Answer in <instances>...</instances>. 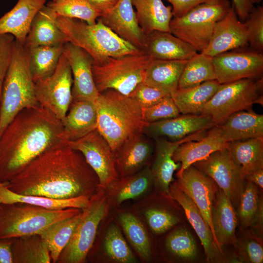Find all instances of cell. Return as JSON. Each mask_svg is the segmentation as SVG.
<instances>
[{
	"label": "cell",
	"instance_id": "6da1fadb",
	"mask_svg": "<svg viewBox=\"0 0 263 263\" xmlns=\"http://www.w3.org/2000/svg\"><path fill=\"white\" fill-rule=\"evenodd\" d=\"M6 186L19 194L58 199L91 198L100 187L97 175L82 153L68 145L41 154Z\"/></svg>",
	"mask_w": 263,
	"mask_h": 263
},
{
	"label": "cell",
	"instance_id": "7a4b0ae2",
	"mask_svg": "<svg viewBox=\"0 0 263 263\" xmlns=\"http://www.w3.org/2000/svg\"><path fill=\"white\" fill-rule=\"evenodd\" d=\"M61 120L39 105L20 111L0 137V183H7L47 151L67 145Z\"/></svg>",
	"mask_w": 263,
	"mask_h": 263
},
{
	"label": "cell",
	"instance_id": "3957f363",
	"mask_svg": "<svg viewBox=\"0 0 263 263\" xmlns=\"http://www.w3.org/2000/svg\"><path fill=\"white\" fill-rule=\"evenodd\" d=\"M95 104L97 129L114 152L129 138L142 132L147 124L140 105L130 96L115 90L99 93Z\"/></svg>",
	"mask_w": 263,
	"mask_h": 263
},
{
	"label": "cell",
	"instance_id": "277c9868",
	"mask_svg": "<svg viewBox=\"0 0 263 263\" xmlns=\"http://www.w3.org/2000/svg\"><path fill=\"white\" fill-rule=\"evenodd\" d=\"M39 105L29 65L28 49L15 40L11 62L3 83L0 100V137L20 111Z\"/></svg>",
	"mask_w": 263,
	"mask_h": 263
},
{
	"label": "cell",
	"instance_id": "5b68a950",
	"mask_svg": "<svg viewBox=\"0 0 263 263\" xmlns=\"http://www.w3.org/2000/svg\"><path fill=\"white\" fill-rule=\"evenodd\" d=\"M56 22L68 37L69 42L87 52L94 64L109 57L144 52L120 38L98 19L91 24L82 20L58 16Z\"/></svg>",
	"mask_w": 263,
	"mask_h": 263
},
{
	"label": "cell",
	"instance_id": "8992f818",
	"mask_svg": "<svg viewBox=\"0 0 263 263\" xmlns=\"http://www.w3.org/2000/svg\"><path fill=\"white\" fill-rule=\"evenodd\" d=\"M82 211L77 208L52 210L23 203L0 204V238L38 234L52 225Z\"/></svg>",
	"mask_w": 263,
	"mask_h": 263
},
{
	"label": "cell",
	"instance_id": "52a82bcc",
	"mask_svg": "<svg viewBox=\"0 0 263 263\" xmlns=\"http://www.w3.org/2000/svg\"><path fill=\"white\" fill-rule=\"evenodd\" d=\"M231 5L228 0H210L200 4L181 17H173L170 33L201 53L208 45L216 23Z\"/></svg>",
	"mask_w": 263,
	"mask_h": 263
},
{
	"label": "cell",
	"instance_id": "ba28073f",
	"mask_svg": "<svg viewBox=\"0 0 263 263\" xmlns=\"http://www.w3.org/2000/svg\"><path fill=\"white\" fill-rule=\"evenodd\" d=\"M153 58L144 52L109 57L94 64L92 72L99 93L113 89L129 95L144 79L146 70Z\"/></svg>",
	"mask_w": 263,
	"mask_h": 263
},
{
	"label": "cell",
	"instance_id": "9c48e42d",
	"mask_svg": "<svg viewBox=\"0 0 263 263\" xmlns=\"http://www.w3.org/2000/svg\"><path fill=\"white\" fill-rule=\"evenodd\" d=\"M109 205L104 189L99 187L82 209V215L57 262L82 263L94 243L97 229L108 214Z\"/></svg>",
	"mask_w": 263,
	"mask_h": 263
},
{
	"label": "cell",
	"instance_id": "30bf717a",
	"mask_svg": "<svg viewBox=\"0 0 263 263\" xmlns=\"http://www.w3.org/2000/svg\"><path fill=\"white\" fill-rule=\"evenodd\" d=\"M262 81L243 79L221 84L201 114L209 116L215 126L222 124L235 113L249 110L257 102Z\"/></svg>",
	"mask_w": 263,
	"mask_h": 263
},
{
	"label": "cell",
	"instance_id": "8fae6325",
	"mask_svg": "<svg viewBox=\"0 0 263 263\" xmlns=\"http://www.w3.org/2000/svg\"><path fill=\"white\" fill-rule=\"evenodd\" d=\"M73 82L70 66L62 54L54 73L35 82V94L38 103L62 120L72 101Z\"/></svg>",
	"mask_w": 263,
	"mask_h": 263
},
{
	"label": "cell",
	"instance_id": "7c38bea8",
	"mask_svg": "<svg viewBox=\"0 0 263 263\" xmlns=\"http://www.w3.org/2000/svg\"><path fill=\"white\" fill-rule=\"evenodd\" d=\"M192 165L211 178L232 205L238 206L245 180L240 167L226 148L212 153L205 159Z\"/></svg>",
	"mask_w": 263,
	"mask_h": 263
},
{
	"label": "cell",
	"instance_id": "4fadbf2b",
	"mask_svg": "<svg viewBox=\"0 0 263 263\" xmlns=\"http://www.w3.org/2000/svg\"><path fill=\"white\" fill-rule=\"evenodd\" d=\"M67 145L80 152L94 170L104 188L119 178L116 169L115 153L97 129L75 141H68Z\"/></svg>",
	"mask_w": 263,
	"mask_h": 263
},
{
	"label": "cell",
	"instance_id": "5bb4252c",
	"mask_svg": "<svg viewBox=\"0 0 263 263\" xmlns=\"http://www.w3.org/2000/svg\"><path fill=\"white\" fill-rule=\"evenodd\" d=\"M241 48L213 57L216 80L225 84L243 79H254L263 72V53Z\"/></svg>",
	"mask_w": 263,
	"mask_h": 263
},
{
	"label": "cell",
	"instance_id": "9a60e30c",
	"mask_svg": "<svg viewBox=\"0 0 263 263\" xmlns=\"http://www.w3.org/2000/svg\"><path fill=\"white\" fill-rule=\"evenodd\" d=\"M177 178V186L199 208L216 243L212 224V211L217 190L214 181L193 165Z\"/></svg>",
	"mask_w": 263,
	"mask_h": 263
},
{
	"label": "cell",
	"instance_id": "2e32d148",
	"mask_svg": "<svg viewBox=\"0 0 263 263\" xmlns=\"http://www.w3.org/2000/svg\"><path fill=\"white\" fill-rule=\"evenodd\" d=\"M214 126L209 116L202 114H183L147 123L142 133L153 140L164 138L176 141L195 133L207 131Z\"/></svg>",
	"mask_w": 263,
	"mask_h": 263
},
{
	"label": "cell",
	"instance_id": "e0dca14e",
	"mask_svg": "<svg viewBox=\"0 0 263 263\" xmlns=\"http://www.w3.org/2000/svg\"><path fill=\"white\" fill-rule=\"evenodd\" d=\"M63 54L67 59L73 76L72 100L95 102L99 93L92 72L94 59L85 51L70 43L64 44Z\"/></svg>",
	"mask_w": 263,
	"mask_h": 263
},
{
	"label": "cell",
	"instance_id": "ac0fdd59",
	"mask_svg": "<svg viewBox=\"0 0 263 263\" xmlns=\"http://www.w3.org/2000/svg\"><path fill=\"white\" fill-rule=\"evenodd\" d=\"M247 45L246 24L239 19L232 4L226 15L216 23L208 45L201 53L213 57Z\"/></svg>",
	"mask_w": 263,
	"mask_h": 263
},
{
	"label": "cell",
	"instance_id": "d6986e66",
	"mask_svg": "<svg viewBox=\"0 0 263 263\" xmlns=\"http://www.w3.org/2000/svg\"><path fill=\"white\" fill-rule=\"evenodd\" d=\"M205 132L195 133L176 141L164 138L154 140L155 154L150 169L153 184L163 195L169 197V187L173 180L174 172L181 166L180 163L173 160L174 152L181 144L203 137L206 134Z\"/></svg>",
	"mask_w": 263,
	"mask_h": 263
},
{
	"label": "cell",
	"instance_id": "ffe728a7",
	"mask_svg": "<svg viewBox=\"0 0 263 263\" xmlns=\"http://www.w3.org/2000/svg\"><path fill=\"white\" fill-rule=\"evenodd\" d=\"M97 19L120 38L143 51L146 35L138 24L131 0H119Z\"/></svg>",
	"mask_w": 263,
	"mask_h": 263
},
{
	"label": "cell",
	"instance_id": "44dd1931",
	"mask_svg": "<svg viewBox=\"0 0 263 263\" xmlns=\"http://www.w3.org/2000/svg\"><path fill=\"white\" fill-rule=\"evenodd\" d=\"M169 194V198L175 200L184 210L188 220L203 246L207 261L210 263L225 261L223 250L215 243L211 230L195 203L178 187L175 182L170 184Z\"/></svg>",
	"mask_w": 263,
	"mask_h": 263
},
{
	"label": "cell",
	"instance_id": "7402d4cb",
	"mask_svg": "<svg viewBox=\"0 0 263 263\" xmlns=\"http://www.w3.org/2000/svg\"><path fill=\"white\" fill-rule=\"evenodd\" d=\"M153 140L141 132L129 138L114 152L119 177L134 174L147 166L154 150Z\"/></svg>",
	"mask_w": 263,
	"mask_h": 263
},
{
	"label": "cell",
	"instance_id": "603a6c76",
	"mask_svg": "<svg viewBox=\"0 0 263 263\" xmlns=\"http://www.w3.org/2000/svg\"><path fill=\"white\" fill-rule=\"evenodd\" d=\"M227 144L218 125L210 128L200 139L181 144L172 155L173 160L181 164L177 177L194 163L205 159L216 151L226 148Z\"/></svg>",
	"mask_w": 263,
	"mask_h": 263
},
{
	"label": "cell",
	"instance_id": "cb8c5ba5",
	"mask_svg": "<svg viewBox=\"0 0 263 263\" xmlns=\"http://www.w3.org/2000/svg\"><path fill=\"white\" fill-rule=\"evenodd\" d=\"M144 53L153 59L188 60L198 52L169 32L153 31L146 35Z\"/></svg>",
	"mask_w": 263,
	"mask_h": 263
},
{
	"label": "cell",
	"instance_id": "d4e9b609",
	"mask_svg": "<svg viewBox=\"0 0 263 263\" xmlns=\"http://www.w3.org/2000/svg\"><path fill=\"white\" fill-rule=\"evenodd\" d=\"M47 0H18L15 6L0 18V35L9 34L24 45L32 21Z\"/></svg>",
	"mask_w": 263,
	"mask_h": 263
},
{
	"label": "cell",
	"instance_id": "484cf974",
	"mask_svg": "<svg viewBox=\"0 0 263 263\" xmlns=\"http://www.w3.org/2000/svg\"><path fill=\"white\" fill-rule=\"evenodd\" d=\"M152 184L150 168L146 166L134 174L119 177L103 189L110 208H113L145 194Z\"/></svg>",
	"mask_w": 263,
	"mask_h": 263
},
{
	"label": "cell",
	"instance_id": "4316f807",
	"mask_svg": "<svg viewBox=\"0 0 263 263\" xmlns=\"http://www.w3.org/2000/svg\"><path fill=\"white\" fill-rule=\"evenodd\" d=\"M68 141H75L97 129L95 102L72 100L65 117L61 120Z\"/></svg>",
	"mask_w": 263,
	"mask_h": 263
},
{
	"label": "cell",
	"instance_id": "83f0119b",
	"mask_svg": "<svg viewBox=\"0 0 263 263\" xmlns=\"http://www.w3.org/2000/svg\"><path fill=\"white\" fill-rule=\"evenodd\" d=\"M57 17L52 9L44 5L32 21L23 45L24 47L29 49L69 42L68 37L56 25Z\"/></svg>",
	"mask_w": 263,
	"mask_h": 263
},
{
	"label": "cell",
	"instance_id": "f1b7e54d",
	"mask_svg": "<svg viewBox=\"0 0 263 263\" xmlns=\"http://www.w3.org/2000/svg\"><path fill=\"white\" fill-rule=\"evenodd\" d=\"M218 126L227 143L252 138H263V115L249 110L231 114Z\"/></svg>",
	"mask_w": 263,
	"mask_h": 263
},
{
	"label": "cell",
	"instance_id": "f546056e",
	"mask_svg": "<svg viewBox=\"0 0 263 263\" xmlns=\"http://www.w3.org/2000/svg\"><path fill=\"white\" fill-rule=\"evenodd\" d=\"M212 224L216 242L220 248L237 244L235 230L237 218L233 206L220 189L212 211Z\"/></svg>",
	"mask_w": 263,
	"mask_h": 263
},
{
	"label": "cell",
	"instance_id": "4dcf8cb0",
	"mask_svg": "<svg viewBox=\"0 0 263 263\" xmlns=\"http://www.w3.org/2000/svg\"><path fill=\"white\" fill-rule=\"evenodd\" d=\"M187 60L152 59L146 70L143 81L171 96L178 89Z\"/></svg>",
	"mask_w": 263,
	"mask_h": 263
},
{
	"label": "cell",
	"instance_id": "1f68e13d",
	"mask_svg": "<svg viewBox=\"0 0 263 263\" xmlns=\"http://www.w3.org/2000/svg\"><path fill=\"white\" fill-rule=\"evenodd\" d=\"M136 9L138 24L146 35L154 30L169 32L173 18L172 7L166 6L162 0H131Z\"/></svg>",
	"mask_w": 263,
	"mask_h": 263
},
{
	"label": "cell",
	"instance_id": "d6a6232c",
	"mask_svg": "<svg viewBox=\"0 0 263 263\" xmlns=\"http://www.w3.org/2000/svg\"><path fill=\"white\" fill-rule=\"evenodd\" d=\"M220 85L216 80L207 81L191 88H178L171 94V97L180 113L200 114L205 105Z\"/></svg>",
	"mask_w": 263,
	"mask_h": 263
},
{
	"label": "cell",
	"instance_id": "836d02e7",
	"mask_svg": "<svg viewBox=\"0 0 263 263\" xmlns=\"http://www.w3.org/2000/svg\"><path fill=\"white\" fill-rule=\"evenodd\" d=\"M226 149L240 167L244 180L248 173L263 169V138L229 142Z\"/></svg>",
	"mask_w": 263,
	"mask_h": 263
},
{
	"label": "cell",
	"instance_id": "e575fe53",
	"mask_svg": "<svg viewBox=\"0 0 263 263\" xmlns=\"http://www.w3.org/2000/svg\"><path fill=\"white\" fill-rule=\"evenodd\" d=\"M7 184L0 186V200L2 204L23 203L52 210L68 208L82 209L87 206L90 198L87 196H82L69 199H58L41 196L21 195L9 190L6 186Z\"/></svg>",
	"mask_w": 263,
	"mask_h": 263
},
{
	"label": "cell",
	"instance_id": "d590c367",
	"mask_svg": "<svg viewBox=\"0 0 263 263\" xmlns=\"http://www.w3.org/2000/svg\"><path fill=\"white\" fill-rule=\"evenodd\" d=\"M64 44L41 45L27 49L30 70L34 82L54 73L63 54Z\"/></svg>",
	"mask_w": 263,
	"mask_h": 263
},
{
	"label": "cell",
	"instance_id": "8d00e7d4",
	"mask_svg": "<svg viewBox=\"0 0 263 263\" xmlns=\"http://www.w3.org/2000/svg\"><path fill=\"white\" fill-rule=\"evenodd\" d=\"M12 254L14 263H50L49 250L38 234L13 238Z\"/></svg>",
	"mask_w": 263,
	"mask_h": 263
},
{
	"label": "cell",
	"instance_id": "74e56055",
	"mask_svg": "<svg viewBox=\"0 0 263 263\" xmlns=\"http://www.w3.org/2000/svg\"><path fill=\"white\" fill-rule=\"evenodd\" d=\"M82 215V210L74 216L55 223L39 234L49 250L53 263H57L60 253L69 243Z\"/></svg>",
	"mask_w": 263,
	"mask_h": 263
},
{
	"label": "cell",
	"instance_id": "f35d334b",
	"mask_svg": "<svg viewBox=\"0 0 263 263\" xmlns=\"http://www.w3.org/2000/svg\"><path fill=\"white\" fill-rule=\"evenodd\" d=\"M213 80H216V76L213 57L203 53H197L187 60L178 88H191Z\"/></svg>",
	"mask_w": 263,
	"mask_h": 263
},
{
	"label": "cell",
	"instance_id": "ab89813d",
	"mask_svg": "<svg viewBox=\"0 0 263 263\" xmlns=\"http://www.w3.org/2000/svg\"><path fill=\"white\" fill-rule=\"evenodd\" d=\"M119 223L128 240L143 261L151 257V249L148 233L140 220L129 213L120 214Z\"/></svg>",
	"mask_w": 263,
	"mask_h": 263
},
{
	"label": "cell",
	"instance_id": "60d3db41",
	"mask_svg": "<svg viewBox=\"0 0 263 263\" xmlns=\"http://www.w3.org/2000/svg\"><path fill=\"white\" fill-rule=\"evenodd\" d=\"M46 5L57 16L78 19L91 24L95 23L101 15L87 0L51 1Z\"/></svg>",
	"mask_w": 263,
	"mask_h": 263
},
{
	"label": "cell",
	"instance_id": "b9f144b4",
	"mask_svg": "<svg viewBox=\"0 0 263 263\" xmlns=\"http://www.w3.org/2000/svg\"><path fill=\"white\" fill-rule=\"evenodd\" d=\"M104 247L108 256L119 263H133L136 260L118 227L112 225L104 238Z\"/></svg>",
	"mask_w": 263,
	"mask_h": 263
},
{
	"label": "cell",
	"instance_id": "7bdbcfd3",
	"mask_svg": "<svg viewBox=\"0 0 263 263\" xmlns=\"http://www.w3.org/2000/svg\"><path fill=\"white\" fill-rule=\"evenodd\" d=\"M166 247L172 255L184 260H194L198 255L195 240L185 228L176 229L169 234L166 241Z\"/></svg>",
	"mask_w": 263,
	"mask_h": 263
},
{
	"label": "cell",
	"instance_id": "ee69618b",
	"mask_svg": "<svg viewBox=\"0 0 263 263\" xmlns=\"http://www.w3.org/2000/svg\"><path fill=\"white\" fill-rule=\"evenodd\" d=\"M241 194L238 207V215L244 227L251 226L259 208L261 196L257 185L248 181Z\"/></svg>",
	"mask_w": 263,
	"mask_h": 263
},
{
	"label": "cell",
	"instance_id": "f6af8a7d",
	"mask_svg": "<svg viewBox=\"0 0 263 263\" xmlns=\"http://www.w3.org/2000/svg\"><path fill=\"white\" fill-rule=\"evenodd\" d=\"M247 27L249 48L263 52V6L254 7L244 21Z\"/></svg>",
	"mask_w": 263,
	"mask_h": 263
},
{
	"label": "cell",
	"instance_id": "bcb514c9",
	"mask_svg": "<svg viewBox=\"0 0 263 263\" xmlns=\"http://www.w3.org/2000/svg\"><path fill=\"white\" fill-rule=\"evenodd\" d=\"M144 215L149 227L156 234L165 232L179 222L176 215L160 208H148Z\"/></svg>",
	"mask_w": 263,
	"mask_h": 263
},
{
	"label": "cell",
	"instance_id": "7dc6e473",
	"mask_svg": "<svg viewBox=\"0 0 263 263\" xmlns=\"http://www.w3.org/2000/svg\"><path fill=\"white\" fill-rule=\"evenodd\" d=\"M180 114L171 96L168 95L155 104L143 109V115L147 123L174 118Z\"/></svg>",
	"mask_w": 263,
	"mask_h": 263
},
{
	"label": "cell",
	"instance_id": "c3c4849f",
	"mask_svg": "<svg viewBox=\"0 0 263 263\" xmlns=\"http://www.w3.org/2000/svg\"><path fill=\"white\" fill-rule=\"evenodd\" d=\"M168 95H170L142 81L129 96L134 99L143 109L155 104Z\"/></svg>",
	"mask_w": 263,
	"mask_h": 263
},
{
	"label": "cell",
	"instance_id": "681fc988",
	"mask_svg": "<svg viewBox=\"0 0 263 263\" xmlns=\"http://www.w3.org/2000/svg\"><path fill=\"white\" fill-rule=\"evenodd\" d=\"M15 38L9 34L0 35V100L3 83L10 65Z\"/></svg>",
	"mask_w": 263,
	"mask_h": 263
},
{
	"label": "cell",
	"instance_id": "f907efd6",
	"mask_svg": "<svg viewBox=\"0 0 263 263\" xmlns=\"http://www.w3.org/2000/svg\"><path fill=\"white\" fill-rule=\"evenodd\" d=\"M239 254L242 261L251 263H263V246L255 240L247 239L241 244Z\"/></svg>",
	"mask_w": 263,
	"mask_h": 263
},
{
	"label": "cell",
	"instance_id": "816d5d0a",
	"mask_svg": "<svg viewBox=\"0 0 263 263\" xmlns=\"http://www.w3.org/2000/svg\"><path fill=\"white\" fill-rule=\"evenodd\" d=\"M171 4L173 17H181L197 5L210 0H166Z\"/></svg>",
	"mask_w": 263,
	"mask_h": 263
},
{
	"label": "cell",
	"instance_id": "f5cc1de1",
	"mask_svg": "<svg viewBox=\"0 0 263 263\" xmlns=\"http://www.w3.org/2000/svg\"><path fill=\"white\" fill-rule=\"evenodd\" d=\"M236 13L239 19L244 22L249 13L254 8V4L250 0H232Z\"/></svg>",
	"mask_w": 263,
	"mask_h": 263
},
{
	"label": "cell",
	"instance_id": "db71d44e",
	"mask_svg": "<svg viewBox=\"0 0 263 263\" xmlns=\"http://www.w3.org/2000/svg\"><path fill=\"white\" fill-rule=\"evenodd\" d=\"M13 238H0V263H12L11 245Z\"/></svg>",
	"mask_w": 263,
	"mask_h": 263
},
{
	"label": "cell",
	"instance_id": "11a10c76",
	"mask_svg": "<svg viewBox=\"0 0 263 263\" xmlns=\"http://www.w3.org/2000/svg\"><path fill=\"white\" fill-rule=\"evenodd\" d=\"M101 15L113 8L119 0H87Z\"/></svg>",
	"mask_w": 263,
	"mask_h": 263
},
{
	"label": "cell",
	"instance_id": "9f6ffc18",
	"mask_svg": "<svg viewBox=\"0 0 263 263\" xmlns=\"http://www.w3.org/2000/svg\"><path fill=\"white\" fill-rule=\"evenodd\" d=\"M263 198H260V203L257 213L256 214L254 221L251 225L255 231L260 236L263 233Z\"/></svg>",
	"mask_w": 263,
	"mask_h": 263
},
{
	"label": "cell",
	"instance_id": "6f0895ef",
	"mask_svg": "<svg viewBox=\"0 0 263 263\" xmlns=\"http://www.w3.org/2000/svg\"><path fill=\"white\" fill-rule=\"evenodd\" d=\"M245 180L250 181L260 188H263V169L253 171L245 177Z\"/></svg>",
	"mask_w": 263,
	"mask_h": 263
},
{
	"label": "cell",
	"instance_id": "680465c9",
	"mask_svg": "<svg viewBox=\"0 0 263 263\" xmlns=\"http://www.w3.org/2000/svg\"><path fill=\"white\" fill-rule=\"evenodd\" d=\"M250 1L253 4H259L260 3L262 0H250Z\"/></svg>",
	"mask_w": 263,
	"mask_h": 263
},
{
	"label": "cell",
	"instance_id": "91938a15",
	"mask_svg": "<svg viewBox=\"0 0 263 263\" xmlns=\"http://www.w3.org/2000/svg\"><path fill=\"white\" fill-rule=\"evenodd\" d=\"M7 183H0V186L6 184Z\"/></svg>",
	"mask_w": 263,
	"mask_h": 263
},
{
	"label": "cell",
	"instance_id": "94428289",
	"mask_svg": "<svg viewBox=\"0 0 263 263\" xmlns=\"http://www.w3.org/2000/svg\"><path fill=\"white\" fill-rule=\"evenodd\" d=\"M57 0H52V1H53V2H55V1H56Z\"/></svg>",
	"mask_w": 263,
	"mask_h": 263
},
{
	"label": "cell",
	"instance_id": "6125c7cd",
	"mask_svg": "<svg viewBox=\"0 0 263 263\" xmlns=\"http://www.w3.org/2000/svg\"><path fill=\"white\" fill-rule=\"evenodd\" d=\"M0 204H1V201H0Z\"/></svg>",
	"mask_w": 263,
	"mask_h": 263
}]
</instances>
